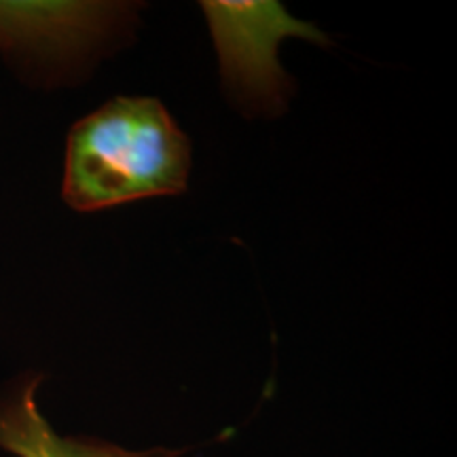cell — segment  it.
<instances>
[{
  "label": "cell",
  "instance_id": "cell-1",
  "mask_svg": "<svg viewBox=\"0 0 457 457\" xmlns=\"http://www.w3.org/2000/svg\"><path fill=\"white\" fill-rule=\"evenodd\" d=\"M191 142L155 98L119 96L68 134L62 197L77 212L187 191Z\"/></svg>",
  "mask_w": 457,
  "mask_h": 457
},
{
  "label": "cell",
  "instance_id": "cell-2",
  "mask_svg": "<svg viewBox=\"0 0 457 457\" xmlns=\"http://www.w3.org/2000/svg\"><path fill=\"white\" fill-rule=\"evenodd\" d=\"M225 89L248 114H278L295 83L279 66L278 47L299 37L327 47L328 37L307 21L295 20L282 3L204 0Z\"/></svg>",
  "mask_w": 457,
  "mask_h": 457
},
{
  "label": "cell",
  "instance_id": "cell-3",
  "mask_svg": "<svg viewBox=\"0 0 457 457\" xmlns=\"http://www.w3.org/2000/svg\"><path fill=\"white\" fill-rule=\"evenodd\" d=\"M136 21L134 4L0 0V51L24 64L81 60Z\"/></svg>",
  "mask_w": 457,
  "mask_h": 457
},
{
  "label": "cell",
  "instance_id": "cell-4",
  "mask_svg": "<svg viewBox=\"0 0 457 457\" xmlns=\"http://www.w3.org/2000/svg\"><path fill=\"white\" fill-rule=\"evenodd\" d=\"M38 379L28 381L0 407V449L17 457H179L180 449L129 451L87 436L57 434L37 403Z\"/></svg>",
  "mask_w": 457,
  "mask_h": 457
}]
</instances>
